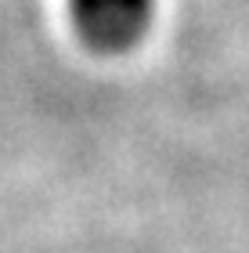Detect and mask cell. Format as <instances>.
<instances>
[{
	"label": "cell",
	"instance_id": "cell-1",
	"mask_svg": "<svg viewBox=\"0 0 249 253\" xmlns=\"http://www.w3.org/2000/svg\"><path fill=\"white\" fill-rule=\"evenodd\" d=\"M76 29L98 51L134 47L152 22L155 0H69Z\"/></svg>",
	"mask_w": 249,
	"mask_h": 253
}]
</instances>
